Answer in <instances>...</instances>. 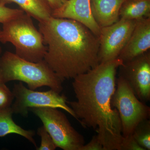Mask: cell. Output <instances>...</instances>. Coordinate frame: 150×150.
I'll use <instances>...</instances> for the list:
<instances>
[{
	"label": "cell",
	"mask_w": 150,
	"mask_h": 150,
	"mask_svg": "<svg viewBox=\"0 0 150 150\" xmlns=\"http://www.w3.org/2000/svg\"><path fill=\"white\" fill-rule=\"evenodd\" d=\"M13 114L11 107L0 109V137L10 134H18L27 139L37 148L36 142L33 138L35 135V131L25 130L17 125L13 119Z\"/></svg>",
	"instance_id": "cell-13"
},
{
	"label": "cell",
	"mask_w": 150,
	"mask_h": 150,
	"mask_svg": "<svg viewBox=\"0 0 150 150\" xmlns=\"http://www.w3.org/2000/svg\"><path fill=\"white\" fill-rule=\"evenodd\" d=\"M24 13L23 10L9 8L0 4V23L8 22Z\"/></svg>",
	"instance_id": "cell-18"
},
{
	"label": "cell",
	"mask_w": 150,
	"mask_h": 150,
	"mask_svg": "<svg viewBox=\"0 0 150 150\" xmlns=\"http://www.w3.org/2000/svg\"><path fill=\"white\" fill-rule=\"evenodd\" d=\"M1 29H0V32H1Z\"/></svg>",
	"instance_id": "cell-24"
},
{
	"label": "cell",
	"mask_w": 150,
	"mask_h": 150,
	"mask_svg": "<svg viewBox=\"0 0 150 150\" xmlns=\"http://www.w3.org/2000/svg\"><path fill=\"white\" fill-rule=\"evenodd\" d=\"M115 91L111 104L118 110L121 119L122 134H131L141 121L149 119L150 108L135 95L129 83L121 76L116 79Z\"/></svg>",
	"instance_id": "cell-5"
},
{
	"label": "cell",
	"mask_w": 150,
	"mask_h": 150,
	"mask_svg": "<svg viewBox=\"0 0 150 150\" xmlns=\"http://www.w3.org/2000/svg\"><path fill=\"white\" fill-rule=\"evenodd\" d=\"M120 150H145L138 144L132 134L123 137L121 140Z\"/></svg>",
	"instance_id": "cell-20"
},
{
	"label": "cell",
	"mask_w": 150,
	"mask_h": 150,
	"mask_svg": "<svg viewBox=\"0 0 150 150\" xmlns=\"http://www.w3.org/2000/svg\"><path fill=\"white\" fill-rule=\"evenodd\" d=\"M67 0H46L52 11L59 8L62 6Z\"/></svg>",
	"instance_id": "cell-22"
},
{
	"label": "cell",
	"mask_w": 150,
	"mask_h": 150,
	"mask_svg": "<svg viewBox=\"0 0 150 150\" xmlns=\"http://www.w3.org/2000/svg\"><path fill=\"white\" fill-rule=\"evenodd\" d=\"M52 16L67 18L80 23L99 36L100 28L96 23L92 13L90 0H67L59 8L52 11Z\"/></svg>",
	"instance_id": "cell-10"
},
{
	"label": "cell",
	"mask_w": 150,
	"mask_h": 150,
	"mask_svg": "<svg viewBox=\"0 0 150 150\" xmlns=\"http://www.w3.org/2000/svg\"><path fill=\"white\" fill-rule=\"evenodd\" d=\"M118 69L119 76L127 81L139 99L145 103L149 101L150 50L123 63Z\"/></svg>",
	"instance_id": "cell-9"
},
{
	"label": "cell",
	"mask_w": 150,
	"mask_h": 150,
	"mask_svg": "<svg viewBox=\"0 0 150 150\" xmlns=\"http://www.w3.org/2000/svg\"><path fill=\"white\" fill-rule=\"evenodd\" d=\"M126 0H90L92 13L100 28L111 25L119 20V11Z\"/></svg>",
	"instance_id": "cell-12"
},
{
	"label": "cell",
	"mask_w": 150,
	"mask_h": 150,
	"mask_svg": "<svg viewBox=\"0 0 150 150\" xmlns=\"http://www.w3.org/2000/svg\"><path fill=\"white\" fill-rule=\"evenodd\" d=\"M38 26L47 45L44 60L62 81L99 64V38L83 24L51 16Z\"/></svg>",
	"instance_id": "cell-2"
},
{
	"label": "cell",
	"mask_w": 150,
	"mask_h": 150,
	"mask_svg": "<svg viewBox=\"0 0 150 150\" xmlns=\"http://www.w3.org/2000/svg\"><path fill=\"white\" fill-rule=\"evenodd\" d=\"M37 134L41 138V143L37 150H55L57 148L51 135L43 126L39 127L37 130Z\"/></svg>",
	"instance_id": "cell-17"
},
{
	"label": "cell",
	"mask_w": 150,
	"mask_h": 150,
	"mask_svg": "<svg viewBox=\"0 0 150 150\" xmlns=\"http://www.w3.org/2000/svg\"><path fill=\"white\" fill-rule=\"evenodd\" d=\"M12 93L15 101L11 108L13 113L25 117L28 115L30 108L51 107L63 109L76 118L72 109L67 104V97L53 90L35 91L27 88L22 82H20L14 85Z\"/></svg>",
	"instance_id": "cell-7"
},
{
	"label": "cell",
	"mask_w": 150,
	"mask_h": 150,
	"mask_svg": "<svg viewBox=\"0 0 150 150\" xmlns=\"http://www.w3.org/2000/svg\"><path fill=\"white\" fill-rule=\"evenodd\" d=\"M137 22L120 18L111 25L100 28L98 36L99 64L118 58L128 42Z\"/></svg>",
	"instance_id": "cell-8"
},
{
	"label": "cell",
	"mask_w": 150,
	"mask_h": 150,
	"mask_svg": "<svg viewBox=\"0 0 150 150\" xmlns=\"http://www.w3.org/2000/svg\"><path fill=\"white\" fill-rule=\"evenodd\" d=\"M123 63L117 58L78 75L72 83L76 100L67 101L81 126L96 132L103 150H120L123 138L119 113L111 100L117 71Z\"/></svg>",
	"instance_id": "cell-1"
},
{
	"label": "cell",
	"mask_w": 150,
	"mask_h": 150,
	"mask_svg": "<svg viewBox=\"0 0 150 150\" xmlns=\"http://www.w3.org/2000/svg\"><path fill=\"white\" fill-rule=\"evenodd\" d=\"M2 48L1 46H0V58L2 55ZM4 83H3L1 75V71H0V84H1ZM5 84V83H4Z\"/></svg>",
	"instance_id": "cell-23"
},
{
	"label": "cell",
	"mask_w": 150,
	"mask_h": 150,
	"mask_svg": "<svg viewBox=\"0 0 150 150\" xmlns=\"http://www.w3.org/2000/svg\"><path fill=\"white\" fill-rule=\"evenodd\" d=\"M41 120L57 148L64 150H81L84 138L71 125L64 113L51 107L29 109Z\"/></svg>",
	"instance_id": "cell-6"
},
{
	"label": "cell",
	"mask_w": 150,
	"mask_h": 150,
	"mask_svg": "<svg viewBox=\"0 0 150 150\" xmlns=\"http://www.w3.org/2000/svg\"><path fill=\"white\" fill-rule=\"evenodd\" d=\"M0 71L4 83L18 81L25 83L33 90L47 86L59 93L63 89V82L44 59L36 63L30 62L6 51L0 58Z\"/></svg>",
	"instance_id": "cell-3"
},
{
	"label": "cell",
	"mask_w": 150,
	"mask_h": 150,
	"mask_svg": "<svg viewBox=\"0 0 150 150\" xmlns=\"http://www.w3.org/2000/svg\"><path fill=\"white\" fill-rule=\"evenodd\" d=\"M14 99L12 91L6 84H0V109L10 107Z\"/></svg>",
	"instance_id": "cell-19"
},
{
	"label": "cell",
	"mask_w": 150,
	"mask_h": 150,
	"mask_svg": "<svg viewBox=\"0 0 150 150\" xmlns=\"http://www.w3.org/2000/svg\"><path fill=\"white\" fill-rule=\"evenodd\" d=\"M31 17L25 12L3 24L0 42L12 43L15 47L16 55L36 63L44 59L47 46L43 35L34 26Z\"/></svg>",
	"instance_id": "cell-4"
},
{
	"label": "cell",
	"mask_w": 150,
	"mask_h": 150,
	"mask_svg": "<svg viewBox=\"0 0 150 150\" xmlns=\"http://www.w3.org/2000/svg\"><path fill=\"white\" fill-rule=\"evenodd\" d=\"M10 3L18 5L25 13L39 22L52 16V9L45 0H0V4L4 5Z\"/></svg>",
	"instance_id": "cell-14"
},
{
	"label": "cell",
	"mask_w": 150,
	"mask_h": 150,
	"mask_svg": "<svg viewBox=\"0 0 150 150\" xmlns=\"http://www.w3.org/2000/svg\"><path fill=\"white\" fill-rule=\"evenodd\" d=\"M150 17L137 20L133 32L118 56L123 63L150 50Z\"/></svg>",
	"instance_id": "cell-11"
},
{
	"label": "cell",
	"mask_w": 150,
	"mask_h": 150,
	"mask_svg": "<svg viewBox=\"0 0 150 150\" xmlns=\"http://www.w3.org/2000/svg\"><path fill=\"white\" fill-rule=\"evenodd\" d=\"M120 18L138 20L150 17V0H126L119 11Z\"/></svg>",
	"instance_id": "cell-15"
},
{
	"label": "cell",
	"mask_w": 150,
	"mask_h": 150,
	"mask_svg": "<svg viewBox=\"0 0 150 150\" xmlns=\"http://www.w3.org/2000/svg\"><path fill=\"white\" fill-rule=\"evenodd\" d=\"M132 135L139 145L145 150H150V121H141L134 129Z\"/></svg>",
	"instance_id": "cell-16"
},
{
	"label": "cell",
	"mask_w": 150,
	"mask_h": 150,
	"mask_svg": "<svg viewBox=\"0 0 150 150\" xmlns=\"http://www.w3.org/2000/svg\"><path fill=\"white\" fill-rule=\"evenodd\" d=\"M81 150H103V148L96 135L93 137L90 142L87 144H85Z\"/></svg>",
	"instance_id": "cell-21"
}]
</instances>
